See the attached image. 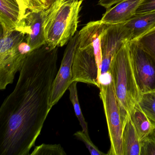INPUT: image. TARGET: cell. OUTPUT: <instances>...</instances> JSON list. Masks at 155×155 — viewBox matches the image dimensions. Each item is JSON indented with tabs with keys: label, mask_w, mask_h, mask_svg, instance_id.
Wrapping results in <instances>:
<instances>
[{
	"label": "cell",
	"mask_w": 155,
	"mask_h": 155,
	"mask_svg": "<svg viewBox=\"0 0 155 155\" xmlns=\"http://www.w3.org/2000/svg\"><path fill=\"white\" fill-rule=\"evenodd\" d=\"M58 48L47 45L28 54L13 91L0 107V155H28L51 110Z\"/></svg>",
	"instance_id": "6da1fadb"
},
{
	"label": "cell",
	"mask_w": 155,
	"mask_h": 155,
	"mask_svg": "<svg viewBox=\"0 0 155 155\" xmlns=\"http://www.w3.org/2000/svg\"><path fill=\"white\" fill-rule=\"evenodd\" d=\"M83 2L55 0L43 10V29L49 48L67 45L77 33Z\"/></svg>",
	"instance_id": "7a4b0ae2"
},
{
	"label": "cell",
	"mask_w": 155,
	"mask_h": 155,
	"mask_svg": "<svg viewBox=\"0 0 155 155\" xmlns=\"http://www.w3.org/2000/svg\"><path fill=\"white\" fill-rule=\"evenodd\" d=\"M127 42L118 51L110 68L123 127L140 95L131 67Z\"/></svg>",
	"instance_id": "3957f363"
},
{
	"label": "cell",
	"mask_w": 155,
	"mask_h": 155,
	"mask_svg": "<svg viewBox=\"0 0 155 155\" xmlns=\"http://www.w3.org/2000/svg\"><path fill=\"white\" fill-rule=\"evenodd\" d=\"M0 39V90L14 81L28 53L32 51L25 33L18 30L3 31Z\"/></svg>",
	"instance_id": "277c9868"
},
{
	"label": "cell",
	"mask_w": 155,
	"mask_h": 155,
	"mask_svg": "<svg viewBox=\"0 0 155 155\" xmlns=\"http://www.w3.org/2000/svg\"><path fill=\"white\" fill-rule=\"evenodd\" d=\"M99 96L103 103L107 124L110 147L107 155H123V124L118 101L112 80L108 84H101Z\"/></svg>",
	"instance_id": "5b68a950"
},
{
	"label": "cell",
	"mask_w": 155,
	"mask_h": 155,
	"mask_svg": "<svg viewBox=\"0 0 155 155\" xmlns=\"http://www.w3.org/2000/svg\"><path fill=\"white\" fill-rule=\"evenodd\" d=\"M131 40L130 30L123 23L109 25L101 35V62L100 84H107L112 81L110 73L111 63L125 43Z\"/></svg>",
	"instance_id": "8992f818"
},
{
	"label": "cell",
	"mask_w": 155,
	"mask_h": 155,
	"mask_svg": "<svg viewBox=\"0 0 155 155\" xmlns=\"http://www.w3.org/2000/svg\"><path fill=\"white\" fill-rule=\"evenodd\" d=\"M127 43L131 67L140 92L155 91V59L135 41Z\"/></svg>",
	"instance_id": "52a82bcc"
},
{
	"label": "cell",
	"mask_w": 155,
	"mask_h": 155,
	"mask_svg": "<svg viewBox=\"0 0 155 155\" xmlns=\"http://www.w3.org/2000/svg\"><path fill=\"white\" fill-rule=\"evenodd\" d=\"M78 32L67 44L59 69L52 84L50 98L51 108L56 105L68 90L72 81V65L73 58L78 47Z\"/></svg>",
	"instance_id": "ba28073f"
},
{
	"label": "cell",
	"mask_w": 155,
	"mask_h": 155,
	"mask_svg": "<svg viewBox=\"0 0 155 155\" xmlns=\"http://www.w3.org/2000/svg\"><path fill=\"white\" fill-rule=\"evenodd\" d=\"M72 81L91 84L99 88V74L94 50L77 47L72 65Z\"/></svg>",
	"instance_id": "9c48e42d"
},
{
	"label": "cell",
	"mask_w": 155,
	"mask_h": 155,
	"mask_svg": "<svg viewBox=\"0 0 155 155\" xmlns=\"http://www.w3.org/2000/svg\"><path fill=\"white\" fill-rule=\"evenodd\" d=\"M109 25L102 22L101 20L91 21L78 32V48H91L93 49L98 68L99 77L102 62L101 35L104 30Z\"/></svg>",
	"instance_id": "30bf717a"
},
{
	"label": "cell",
	"mask_w": 155,
	"mask_h": 155,
	"mask_svg": "<svg viewBox=\"0 0 155 155\" xmlns=\"http://www.w3.org/2000/svg\"><path fill=\"white\" fill-rule=\"evenodd\" d=\"M23 20L26 35L25 40L32 51L46 45L43 29V10L29 11Z\"/></svg>",
	"instance_id": "8fae6325"
},
{
	"label": "cell",
	"mask_w": 155,
	"mask_h": 155,
	"mask_svg": "<svg viewBox=\"0 0 155 155\" xmlns=\"http://www.w3.org/2000/svg\"><path fill=\"white\" fill-rule=\"evenodd\" d=\"M142 0H122L113 8L108 9L101 21L110 25L122 24L130 19Z\"/></svg>",
	"instance_id": "7c38bea8"
},
{
	"label": "cell",
	"mask_w": 155,
	"mask_h": 155,
	"mask_svg": "<svg viewBox=\"0 0 155 155\" xmlns=\"http://www.w3.org/2000/svg\"><path fill=\"white\" fill-rule=\"evenodd\" d=\"M23 19L16 0H0V23L2 30H19Z\"/></svg>",
	"instance_id": "4fadbf2b"
},
{
	"label": "cell",
	"mask_w": 155,
	"mask_h": 155,
	"mask_svg": "<svg viewBox=\"0 0 155 155\" xmlns=\"http://www.w3.org/2000/svg\"><path fill=\"white\" fill-rule=\"evenodd\" d=\"M123 24L130 31L131 40H134L155 27V11L135 15Z\"/></svg>",
	"instance_id": "5bb4252c"
},
{
	"label": "cell",
	"mask_w": 155,
	"mask_h": 155,
	"mask_svg": "<svg viewBox=\"0 0 155 155\" xmlns=\"http://www.w3.org/2000/svg\"><path fill=\"white\" fill-rule=\"evenodd\" d=\"M123 155H140V141L129 117L123 127Z\"/></svg>",
	"instance_id": "9a60e30c"
},
{
	"label": "cell",
	"mask_w": 155,
	"mask_h": 155,
	"mask_svg": "<svg viewBox=\"0 0 155 155\" xmlns=\"http://www.w3.org/2000/svg\"><path fill=\"white\" fill-rule=\"evenodd\" d=\"M129 117L140 141L155 129L137 103L131 110Z\"/></svg>",
	"instance_id": "2e32d148"
},
{
	"label": "cell",
	"mask_w": 155,
	"mask_h": 155,
	"mask_svg": "<svg viewBox=\"0 0 155 155\" xmlns=\"http://www.w3.org/2000/svg\"><path fill=\"white\" fill-rule=\"evenodd\" d=\"M137 104L155 129V91L140 94Z\"/></svg>",
	"instance_id": "e0dca14e"
},
{
	"label": "cell",
	"mask_w": 155,
	"mask_h": 155,
	"mask_svg": "<svg viewBox=\"0 0 155 155\" xmlns=\"http://www.w3.org/2000/svg\"><path fill=\"white\" fill-rule=\"evenodd\" d=\"M77 83L74 81L70 86L68 90L70 92V99L74 107L75 114L79 121L80 125L82 128V130L85 133L88 134L87 123L85 120L81 112V109L79 102L78 97V90H77Z\"/></svg>",
	"instance_id": "ac0fdd59"
},
{
	"label": "cell",
	"mask_w": 155,
	"mask_h": 155,
	"mask_svg": "<svg viewBox=\"0 0 155 155\" xmlns=\"http://www.w3.org/2000/svg\"><path fill=\"white\" fill-rule=\"evenodd\" d=\"M134 41L155 59V26Z\"/></svg>",
	"instance_id": "d6986e66"
},
{
	"label": "cell",
	"mask_w": 155,
	"mask_h": 155,
	"mask_svg": "<svg viewBox=\"0 0 155 155\" xmlns=\"http://www.w3.org/2000/svg\"><path fill=\"white\" fill-rule=\"evenodd\" d=\"M31 155H66L60 144H42L35 147Z\"/></svg>",
	"instance_id": "ffe728a7"
},
{
	"label": "cell",
	"mask_w": 155,
	"mask_h": 155,
	"mask_svg": "<svg viewBox=\"0 0 155 155\" xmlns=\"http://www.w3.org/2000/svg\"><path fill=\"white\" fill-rule=\"evenodd\" d=\"M140 155H155V129L140 141Z\"/></svg>",
	"instance_id": "44dd1931"
},
{
	"label": "cell",
	"mask_w": 155,
	"mask_h": 155,
	"mask_svg": "<svg viewBox=\"0 0 155 155\" xmlns=\"http://www.w3.org/2000/svg\"><path fill=\"white\" fill-rule=\"evenodd\" d=\"M78 139L82 141L86 145L87 149L91 155H106L107 154L101 151L98 148L93 144L90 138L89 134L82 131H78L74 134Z\"/></svg>",
	"instance_id": "7402d4cb"
},
{
	"label": "cell",
	"mask_w": 155,
	"mask_h": 155,
	"mask_svg": "<svg viewBox=\"0 0 155 155\" xmlns=\"http://www.w3.org/2000/svg\"><path fill=\"white\" fill-rule=\"evenodd\" d=\"M154 11H155V0H142L136 11L135 15Z\"/></svg>",
	"instance_id": "603a6c76"
},
{
	"label": "cell",
	"mask_w": 155,
	"mask_h": 155,
	"mask_svg": "<svg viewBox=\"0 0 155 155\" xmlns=\"http://www.w3.org/2000/svg\"><path fill=\"white\" fill-rule=\"evenodd\" d=\"M32 10L31 11H41L47 9L50 5V0H30Z\"/></svg>",
	"instance_id": "cb8c5ba5"
},
{
	"label": "cell",
	"mask_w": 155,
	"mask_h": 155,
	"mask_svg": "<svg viewBox=\"0 0 155 155\" xmlns=\"http://www.w3.org/2000/svg\"><path fill=\"white\" fill-rule=\"evenodd\" d=\"M20 8L22 18H24L28 12L32 10L30 0H16Z\"/></svg>",
	"instance_id": "d4e9b609"
},
{
	"label": "cell",
	"mask_w": 155,
	"mask_h": 155,
	"mask_svg": "<svg viewBox=\"0 0 155 155\" xmlns=\"http://www.w3.org/2000/svg\"><path fill=\"white\" fill-rule=\"evenodd\" d=\"M122 0H101L102 3L107 8H111L113 5L119 2Z\"/></svg>",
	"instance_id": "484cf974"
},
{
	"label": "cell",
	"mask_w": 155,
	"mask_h": 155,
	"mask_svg": "<svg viewBox=\"0 0 155 155\" xmlns=\"http://www.w3.org/2000/svg\"><path fill=\"white\" fill-rule=\"evenodd\" d=\"M54 1H55V0H50L51 2H52Z\"/></svg>",
	"instance_id": "4316f807"
}]
</instances>
